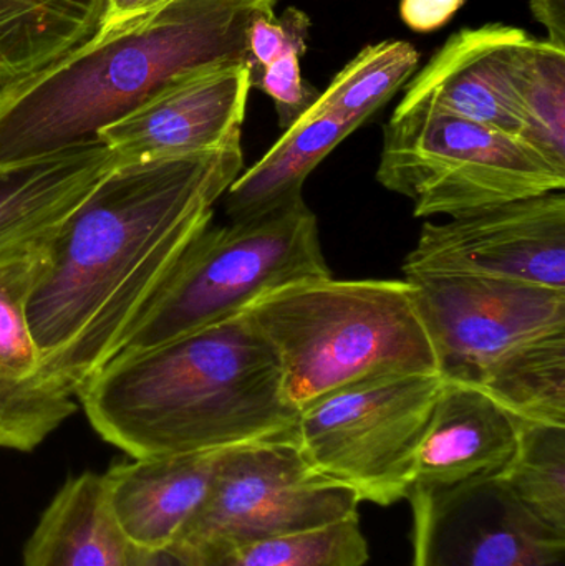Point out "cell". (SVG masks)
Returning <instances> with one entry per match:
<instances>
[{"instance_id":"1","label":"cell","mask_w":565,"mask_h":566,"mask_svg":"<svg viewBox=\"0 0 565 566\" xmlns=\"http://www.w3.org/2000/svg\"><path fill=\"white\" fill-rule=\"evenodd\" d=\"M241 136L198 155L118 165L43 244L27 318L72 395L119 349L242 172Z\"/></svg>"},{"instance_id":"2","label":"cell","mask_w":565,"mask_h":566,"mask_svg":"<svg viewBox=\"0 0 565 566\" xmlns=\"http://www.w3.org/2000/svg\"><path fill=\"white\" fill-rule=\"evenodd\" d=\"M100 438L132 459L294 439L278 356L248 312L145 349H122L76 392Z\"/></svg>"},{"instance_id":"3","label":"cell","mask_w":565,"mask_h":566,"mask_svg":"<svg viewBox=\"0 0 565 566\" xmlns=\"http://www.w3.org/2000/svg\"><path fill=\"white\" fill-rule=\"evenodd\" d=\"M278 0H163L49 69L0 88V166L98 142L175 80L248 65L249 30Z\"/></svg>"},{"instance_id":"4","label":"cell","mask_w":565,"mask_h":566,"mask_svg":"<svg viewBox=\"0 0 565 566\" xmlns=\"http://www.w3.org/2000/svg\"><path fill=\"white\" fill-rule=\"evenodd\" d=\"M444 381L490 396L520 421L565 426V290L408 274Z\"/></svg>"},{"instance_id":"5","label":"cell","mask_w":565,"mask_h":566,"mask_svg":"<svg viewBox=\"0 0 565 566\" xmlns=\"http://www.w3.org/2000/svg\"><path fill=\"white\" fill-rule=\"evenodd\" d=\"M245 312L274 349L285 396L299 412L370 379L438 375L437 353L405 279H308L261 296Z\"/></svg>"},{"instance_id":"6","label":"cell","mask_w":565,"mask_h":566,"mask_svg":"<svg viewBox=\"0 0 565 566\" xmlns=\"http://www.w3.org/2000/svg\"><path fill=\"white\" fill-rule=\"evenodd\" d=\"M324 277L332 272L304 196L254 221L211 222L182 252L122 349L161 345L224 322L281 286Z\"/></svg>"},{"instance_id":"7","label":"cell","mask_w":565,"mask_h":566,"mask_svg":"<svg viewBox=\"0 0 565 566\" xmlns=\"http://www.w3.org/2000/svg\"><path fill=\"white\" fill-rule=\"evenodd\" d=\"M377 179L410 199L417 218H460L565 189V169L530 143L428 103L395 109Z\"/></svg>"},{"instance_id":"8","label":"cell","mask_w":565,"mask_h":566,"mask_svg":"<svg viewBox=\"0 0 565 566\" xmlns=\"http://www.w3.org/2000/svg\"><path fill=\"white\" fill-rule=\"evenodd\" d=\"M443 382L440 375H408L348 386L299 412L295 441L318 474L350 488L360 504H397L414 488Z\"/></svg>"},{"instance_id":"9","label":"cell","mask_w":565,"mask_h":566,"mask_svg":"<svg viewBox=\"0 0 565 566\" xmlns=\"http://www.w3.org/2000/svg\"><path fill=\"white\" fill-rule=\"evenodd\" d=\"M357 494L318 474L294 439L222 449L211 488L171 547L252 541L358 515Z\"/></svg>"},{"instance_id":"10","label":"cell","mask_w":565,"mask_h":566,"mask_svg":"<svg viewBox=\"0 0 565 566\" xmlns=\"http://www.w3.org/2000/svg\"><path fill=\"white\" fill-rule=\"evenodd\" d=\"M564 191L514 199L441 224L425 222L405 259V275H470L565 290Z\"/></svg>"},{"instance_id":"11","label":"cell","mask_w":565,"mask_h":566,"mask_svg":"<svg viewBox=\"0 0 565 566\" xmlns=\"http://www.w3.org/2000/svg\"><path fill=\"white\" fill-rule=\"evenodd\" d=\"M411 566H565V534L531 514L494 475L411 488Z\"/></svg>"},{"instance_id":"12","label":"cell","mask_w":565,"mask_h":566,"mask_svg":"<svg viewBox=\"0 0 565 566\" xmlns=\"http://www.w3.org/2000/svg\"><path fill=\"white\" fill-rule=\"evenodd\" d=\"M248 65L182 76L98 133L118 165L215 151L241 136L251 92Z\"/></svg>"},{"instance_id":"13","label":"cell","mask_w":565,"mask_h":566,"mask_svg":"<svg viewBox=\"0 0 565 566\" xmlns=\"http://www.w3.org/2000/svg\"><path fill=\"white\" fill-rule=\"evenodd\" d=\"M43 244L0 255V449L32 452L75 415V395L40 358L27 318Z\"/></svg>"},{"instance_id":"14","label":"cell","mask_w":565,"mask_h":566,"mask_svg":"<svg viewBox=\"0 0 565 566\" xmlns=\"http://www.w3.org/2000/svg\"><path fill=\"white\" fill-rule=\"evenodd\" d=\"M527 36L526 30L503 23L460 30L408 83L397 109L428 103L524 139L514 78Z\"/></svg>"},{"instance_id":"15","label":"cell","mask_w":565,"mask_h":566,"mask_svg":"<svg viewBox=\"0 0 565 566\" xmlns=\"http://www.w3.org/2000/svg\"><path fill=\"white\" fill-rule=\"evenodd\" d=\"M219 452L155 455L118 462L102 474L106 507L135 548H169L211 488Z\"/></svg>"},{"instance_id":"16","label":"cell","mask_w":565,"mask_h":566,"mask_svg":"<svg viewBox=\"0 0 565 566\" xmlns=\"http://www.w3.org/2000/svg\"><path fill=\"white\" fill-rule=\"evenodd\" d=\"M116 166L102 142L0 166V255L45 244Z\"/></svg>"},{"instance_id":"17","label":"cell","mask_w":565,"mask_h":566,"mask_svg":"<svg viewBox=\"0 0 565 566\" xmlns=\"http://www.w3.org/2000/svg\"><path fill=\"white\" fill-rule=\"evenodd\" d=\"M517 438L520 419L490 396L444 381L418 448L414 488H450L500 474Z\"/></svg>"},{"instance_id":"18","label":"cell","mask_w":565,"mask_h":566,"mask_svg":"<svg viewBox=\"0 0 565 566\" xmlns=\"http://www.w3.org/2000/svg\"><path fill=\"white\" fill-rule=\"evenodd\" d=\"M109 20L112 0H0V88L82 49Z\"/></svg>"},{"instance_id":"19","label":"cell","mask_w":565,"mask_h":566,"mask_svg":"<svg viewBox=\"0 0 565 566\" xmlns=\"http://www.w3.org/2000/svg\"><path fill=\"white\" fill-rule=\"evenodd\" d=\"M357 128L334 113L308 109L229 186L222 196L229 222L254 221L302 196L308 175Z\"/></svg>"},{"instance_id":"20","label":"cell","mask_w":565,"mask_h":566,"mask_svg":"<svg viewBox=\"0 0 565 566\" xmlns=\"http://www.w3.org/2000/svg\"><path fill=\"white\" fill-rule=\"evenodd\" d=\"M132 545L106 507L102 475L66 479L23 552V566H129Z\"/></svg>"},{"instance_id":"21","label":"cell","mask_w":565,"mask_h":566,"mask_svg":"<svg viewBox=\"0 0 565 566\" xmlns=\"http://www.w3.org/2000/svg\"><path fill=\"white\" fill-rule=\"evenodd\" d=\"M171 548L196 566H364L370 558L358 515L295 534Z\"/></svg>"},{"instance_id":"22","label":"cell","mask_w":565,"mask_h":566,"mask_svg":"<svg viewBox=\"0 0 565 566\" xmlns=\"http://www.w3.org/2000/svg\"><path fill=\"white\" fill-rule=\"evenodd\" d=\"M514 83L524 142L565 169V50L527 36L517 55Z\"/></svg>"},{"instance_id":"23","label":"cell","mask_w":565,"mask_h":566,"mask_svg":"<svg viewBox=\"0 0 565 566\" xmlns=\"http://www.w3.org/2000/svg\"><path fill=\"white\" fill-rule=\"evenodd\" d=\"M420 55L411 43L385 40L367 46L335 75L312 108L334 113L360 128L417 73Z\"/></svg>"},{"instance_id":"24","label":"cell","mask_w":565,"mask_h":566,"mask_svg":"<svg viewBox=\"0 0 565 566\" xmlns=\"http://www.w3.org/2000/svg\"><path fill=\"white\" fill-rule=\"evenodd\" d=\"M498 478L531 514L565 534V426L520 421L516 451Z\"/></svg>"},{"instance_id":"25","label":"cell","mask_w":565,"mask_h":566,"mask_svg":"<svg viewBox=\"0 0 565 566\" xmlns=\"http://www.w3.org/2000/svg\"><path fill=\"white\" fill-rule=\"evenodd\" d=\"M311 19L302 10H285L281 17L262 15L249 30V72L251 85L265 66L281 59L285 53L304 55L307 49Z\"/></svg>"},{"instance_id":"26","label":"cell","mask_w":565,"mask_h":566,"mask_svg":"<svg viewBox=\"0 0 565 566\" xmlns=\"http://www.w3.org/2000/svg\"><path fill=\"white\" fill-rule=\"evenodd\" d=\"M301 56L299 53H285L265 66L252 83V88H259L271 96L282 129L291 128L321 96L317 88L302 78Z\"/></svg>"},{"instance_id":"27","label":"cell","mask_w":565,"mask_h":566,"mask_svg":"<svg viewBox=\"0 0 565 566\" xmlns=\"http://www.w3.org/2000/svg\"><path fill=\"white\" fill-rule=\"evenodd\" d=\"M467 0H401V20L415 32L441 29Z\"/></svg>"},{"instance_id":"28","label":"cell","mask_w":565,"mask_h":566,"mask_svg":"<svg viewBox=\"0 0 565 566\" xmlns=\"http://www.w3.org/2000/svg\"><path fill=\"white\" fill-rule=\"evenodd\" d=\"M530 6L537 22L546 27L547 42L565 50V0H530Z\"/></svg>"},{"instance_id":"29","label":"cell","mask_w":565,"mask_h":566,"mask_svg":"<svg viewBox=\"0 0 565 566\" xmlns=\"http://www.w3.org/2000/svg\"><path fill=\"white\" fill-rule=\"evenodd\" d=\"M129 566H196L186 555L176 548H161V551H143L132 547Z\"/></svg>"},{"instance_id":"30","label":"cell","mask_w":565,"mask_h":566,"mask_svg":"<svg viewBox=\"0 0 565 566\" xmlns=\"http://www.w3.org/2000/svg\"><path fill=\"white\" fill-rule=\"evenodd\" d=\"M159 2H163V0H112V20H109V25L129 19V17L136 15V13L145 12V10L151 9L153 6Z\"/></svg>"}]
</instances>
